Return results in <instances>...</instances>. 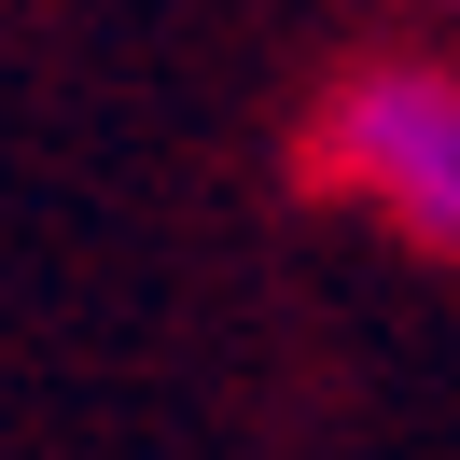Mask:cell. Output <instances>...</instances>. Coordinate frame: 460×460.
Listing matches in <instances>:
<instances>
[{
	"mask_svg": "<svg viewBox=\"0 0 460 460\" xmlns=\"http://www.w3.org/2000/svg\"><path fill=\"white\" fill-rule=\"evenodd\" d=\"M321 168L404 237L460 252V70H349L321 112Z\"/></svg>",
	"mask_w": 460,
	"mask_h": 460,
	"instance_id": "1",
	"label": "cell"
}]
</instances>
